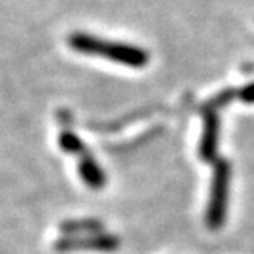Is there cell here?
<instances>
[{"mask_svg":"<svg viewBox=\"0 0 254 254\" xmlns=\"http://www.w3.org/2000/svg\"><path fill=\"white\" fill-rule=\"evenodd\" d=\"M66 42H68V47L76 53L86 55V57L104 58L113 63L129 66V68H134V69L144 68V66H147L150 62L149 52L137 47V45L104 40L91 33L74 32L69 35Z\"/></svg>","mask_w":254,"mask_h":254,"instance_id":"6da1fadb","label":"cell"},{"mask_svg":"<svg viewBox=\"0 0 254 254\" xmlns=\"http://www.w3.org/2000/svg\"><path fill=\"white\" fill-rule=\"evenodd\" d=\"M231 185V164L226 159H218L213 164L210 195L205 210V225L210 231H218L225 226L228 216Z\"/></svg>","mask_w":254,"mask_h":254,"instance_id":"7a4b0ae2","label":"cell"},{"mask_svg":"<svg viewBox=\"0 0 254 254\" xmlns=\"http://www.w3.org/2000/svg\"><path fill=\"white\" fill-rule=\"evenodd\" d=\"M121 248V238L113 233H93L84 236H60L53 243V250L57 253H78V251H94V253H114Z\"/></svg>","mask_w":254,"mask_h":254,"instance_id":"3957f363","label":"cell"},{"mask_svg":"<svg viewBox=\"0 0 254 254\" xmlns=\"http://www.w3.org/2000/svg\"><path fill=\"white\" fill-rule=\"evenodd\" d=\"M218 144H220V114L215 109L203 108V134L198 145L200 159L206 164L218 160Z\"/></svg>","mask_w":254,"mask_h":254,"instance_id":"277c9868","label":"cell"},{"mask_svg":"<svg viewBox=\"0 0 254 254\" xmlns=\"http://www.w3.org/2000/svg\"><path fill=\"white\" fill-rule=\"evenodd\" d=\"M78 174L84 185L91 190H101L106 185V174L101 169V165L96 162L94 155L88 152V154L78 157Z\"/></svg>","mask_w":254,"mask_h":254,"instance_id":"5b68a950","label":"cell"},{"mask_svg":"<svg viewBox=\"0 0 254 254\" xmlns=\"http://www.w3.org/2000/svg\"><path fill=\"white\" fill-rule=\"evenodd\" d=\"M104 230V223L99 218H71L60 223L62 236H84L101 233Z\"/></svg>","mask_w":254,"mask_h":254,"instance_id":"8992f818","label":"cell"},{"mask_svg":"<svg viewBox=\"0 0 254 254\" xmlns=\"http://www.w3.org/2000/svg\"><path fill=\"white\" fill-rule=\"evenodd\" d=\"M58 145H60V149L64 152V154H69V155L81 157V155H84V154H88V152H89L84 142L71 130H63L62 134H60Z\"/></svg>","mask_w":254,"mask_h":254,"instance_id":"52a82bcc","label":"cell"},{"mask_svg":"<svg viewBox=\"0 0 254 254\" xmlns=\"http://www.w3.org/2000/svg\"><path fill=\"white\" fill-rule=\"evenodd\" d=\"M238 94H240V91H236V89H226V91H221L220 94L215 96L213 99H210L208 103L203 106V108H206V109H215L218 111L220 108H223V106H226V104H230L233 99L238 98Z\"/></svg>","mask_w":254,"mask_h":254,"instance_id":"ba28073f","label":"cell"},{"mask_svg":"<svg viewBox=\"0 0 254 254\" xmlns=\"http://www.w3.org/2000/svg\"><path fill=\"white\" fill-rule=\"evenodd\" d=\"M238 98L246 104H254V83H250V84H246L245 88H241Z\"/></svg>","mask_w":254,"mask_h":254,"instance_id":"9c48e42d","label":"cell"}]
</instances>
